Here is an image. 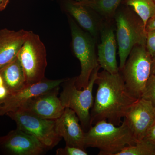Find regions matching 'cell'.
Segmentation results:
<instances>
[{
    "instance_id": "cell-1",
    "label": "cell",
    "mask_w": 155,
    "mask_h": 155,
    "mask_svg": "<svg viewBox=\"0 0 155 155\" xmlns=\"http://www.w3.org/2000/svg\"><path fill=\"white\" fill-rule=\"evenodd\" d=\"M95 84L98 87L90 112L92 126L102 120L121 125L122 119L138 99L128 91L120 72L116 74L104 70L98 72Z\"/></svg>"
},
{
    "instance_id": "cell-2",
    "label": "cell",
    "mask_w": 155,
    "mask_h": 155,
    "mask_svg": "<svg viewBox=\"0 0 155 155\" xmlns=\"http://www.w3.org/2000/svg\"><path fill=\"white\" fill-rule=\"evenodd\" d=\"M136 143L124 119L119 126L102 120L84 132L85 148L98 149L99 155H116L125 147Z\"/></svg>"
},
{
    "instance_id": "cell-3",
    "label": "cell",
    "mask_w": 155,
    "mask_h": 155,
    "mask_svg": "<svg viewBox=\"0 0 155 155\" xmlns=\"http://www.w3.org/2000/svg\"><path fill=\"white\" fill-rule=\"evenodd\" d=\"M114 19L116 23V39L120 59L119 72L122 71L134 47L145 45L147 31L143 22L132 9L117 10Z\"/></svg>"
},
{
    "instance_id": "cell-4",
    "label": "cell",
    "mask_w": 155,
    "mask_h": 155,
    "mask_svg": "<svg viewBox=\"0 0 155 155\" xmlns=\"http://www.w3.org/2000/svg\"><path fill=\"white\" fill-rule=\"evenodd\" d=\"M100 68L99 66L93 70L88 85L83 90L76 87L77 77L66 78L62 83L63 91L59 97L61 103L65 108H70L76 113L85 132L92 126L90 110L94 104L93 90Z\"/></svg>"
},
{
    "instance_id": "cell-5",
    "label": "cell",
    "mask_w": 155,
    "mask_h": 155,
    "mask_svg": "<svg viewBox=\"0 0 155 155\" xmlns=\"http://www.w3.org/2000/svg\"><path fill=\"white\" fill-rule=\"evenodd\" d=\"M69 22L74 54L80 62L81 71L77 76L75 85L81 90L88 85L92 72L99 66L95 51L97 41L88 32L84 31L70 16Z\"/></svg>"
},
{
    "instance_id": "cell-6",
    "label": "cell",
    "mask_w": 155,
    "mask_h": 155,
    "mask_svg": "<svg viewBox=\"0 0 155 155\" xmlns=\"http://www.w3.org/2000/svg\"><path fill=\"white\" fill-rule=\"evenodd\" d=\"M152 61L145 45H136L120 71L127 90L135 98H141L151 75Z\"/></svg>"
},
{
    "instance_id": "cell-7",
    "label": "cell",
    "mask_w": 155,
    "mask_h": 155,
    "mask_svg": "<svg viewBox=\"0 0 155 155\" xmlns=\"http://www.w3.org/2000/svg\"><path fill=\"white\" fill-rule=\"evenodd\" d=\"M45 47L38 35L29 31L17 55L25 73L27 85L41 81L47 66Z\"/></svg>"
},
{
    "instance_id": "cell-8",
    "label": "cell",
    "mask_w": 155,
    "mask_h": 155,
    "mask_svg": "<svg viewBox=\"0 0 155 155\" xmlns=\"http://www.w3.org/2000/svg\"><path fill=\"white\" fill-rule=\"evenodd\" d=\"M17 125V128L38 140L47 149H52L62 139L56 132L55 120L43 119L17 110L6 114Z\"/></svg>"
},
{
    "instance_id": "cell-9",
    "label": "cell",
    "mask_w": 155,
    "mask_h": 155,
    "mask_svg": "<svg viewBox=\"0 0 155 155\" xmlns=\"http://www.w3.org/2000/svg\"><path fill=\"white\" fill-rule=\"evenodd\" d=\"M65 79L50 80L45 78L38 83L8 94L5 98L0 100V116L17 110L31 98L60 86Z\"/></svg>"
},
{
    "instance_id": "cell-10",
    "label": "cell",
    "mask_w": 155,
    "mask_h": 155,
    "mask_svg": "<svg viewBox=\"0 0 155 155\" xmlns=\"http://www.w3.org/2000/svg\"><path fill=\"white\" fill-rule=\"evenodd\" d=\"M59 90L60 86L33 97L18 110L43 119L56 120L65 109L58 97Z\"/></svg>"
},
{
    "instance_id": "cell-11",
    "label": "cell",
    "mask_w": 155,
    "mask_h": 155,
    "mask_svg": "<svg viewBox=\"0 0 155 155\" xmlns=\"http://www.w3.org/2000/svg\"><path fill=\"white\" fill-rule=\"evenodd\" d=\"M0 147L13 155H40L48 150L38 140L18 128L0 137Z\"/></svg>"
},
{
    "instance_id": "cell-12",
    "label": "cell",
    "mask_w": 155,
    "mask_h": 155,
    "mask_svg": "<svg viewBox=\"0 0 155 155\" xmlns=\"http://www.w3.org/2000/svg\"><path fill=\"white\" fill-rule=\"evenodd\" d=\"M123 119L137 142L144 139L155 119V111L150 102L140 98L134 103Z\"/></svg>"
},
{
    "instance_id": "cell-13",
    "label": "cell",
    "mask_w": 155,
    "mask_h": 155,
    "mask_svg": "<svg viewBox=\"0 0 155 155\" xmlns=\"http://www.w3.org/2000/svg\"><path fill=\"white\" fill-rule=\"evenodd\" d=\"M111 20L103 21L100 30L101 43L98 45L97 61L101 68L112 74L119 72L116 60L117 41Z\"/></svg>"
},
{
    "instance_id": "cell-14",
    "label": "cell",
    "mask_w": 155,
    "mask_h": 155,
    "mask_svg": "<svg viewBox=\"0 0 155 155\" xmlns=\"http://www.w3.org/2000/svg\"><path fill=\"white\" fill-rule=\"evenodd\" d=\"M76 113L70 108H65L62 115L55 120V130L58 135L64 139L66 146L85 150L84 131L79 124Z\"/></svg>"
},
{
    "instance_id": "cell-15",
    "label": "cell",
    "mask_w": 155,
    "mask_h": 155,
    "mask_svg": "<svg viewBox=\"0 0 155 155\" xmlns=\"http://www.w3.org/2000/svg\"><path fill=\"white\" fill-rule=\"evenodd\" d=\"M29 32L24 29L18 31L7 28L0 29V68L17 57Z\"/></svg>"
},
{
    "instance_id": "cell-16",
    "label": "cell",
    "mask_w": 155,
    "mask_h": 155,
    "mask_svg": "<svg viewBox=\"0 0 155 155\" xmlns=\"http://www.w3.org/2000/svg\"><path fill=\"white\" fill-rule=\"evenodd\" d=\"M67 12L84 28L97 40L103 20L94 14L91 9L75 2H68L66 5Z\"/></svg>"
},
{
    "instance_id": "cell-17",
    "label": "cell",
    "mask_w": 155,
    "mask_h": 155,
    "mask_svg": "<svg viewBox=\"0 0 155 155\" xmlns=\"http://www.w3.org/2000/svg\"><path fill=\"white\" fill-rule=\"evenodd\" d=\"M0 75L2 78L4 85L8 90V94L17 91L28 85L24 70L17 57L0 68Z\"/></svg>"
},
{
    "instance_id": "cell-18",
    "label": "cell",
    "mask_w": 155,
    "mask_h": 155,
    "mask_svg": "<svg viewBox=\"0 0 155 155\" xmlns=\"http://www.w3.org/2000/svg\"><path fill=\"white\" fill-rule=\"evenodd\" d=\"M122 0H85L76 2L78 4L90 8L96 12L105 20L114 18L116 11Z\"/></svg>"
},
{
    "instance_id": "cell-19",
    "label": "cell",
    "mask_w": 155,
    "mask_h": 155,
    "mask_svg": "<svg viewBox=\"0 0 155 155\" xmlns=\"http://www.w3.org/2000/svg\"><path fill=\"white\" fill-rule=\"evenodd\" d=\"M126 5L137 14L145 27L148 20L155 15V3L153 0H124Z\"/></svg>"
},
{
    "instance_id": "cell-20",
    "label": "cell",
    "mask_w": 155,
    "mask_h": 155,
    "mask_svg": "<svg viewBox=\"0 0 155 155\" xmlns=\"http://www.w3.org/2000/svg\"><path fill=\"white\" fill-rule=\"evenodd\" d=\"M116 155H155V147L143 139L135 144L125 147Z\"/></svg>"
},
{
    "instance_id": "cell-21",
    "label": "cell",
    "mask_w": 155,
    "mask_h": 155,
    "mask_svg": "<svg viewBox=\"0 0 155 155\" xmlns=\"http://www.w3.org/2000/svg\"><path fill=\"white\" fill-rule=\"evenodd\" d=\"M141 98L150 103L155 111V75L151 74L146 84Z\"/></svg>"
},
{
    "instance_id": "cell-22",
    "label": "cell",
    "mask_w": 155,
    "mask_h": 155,
    "mask_svg": "<svg viewBox=\"0 0 155 155\" xmlns=\"http://www.w3.org/2000/svg\"><path fill=\"white\" fill-rule=\"evenodd\" d=\"M146 48L152 61L155 60V30L147 32Z\"/></svg>"
},
{
    "instance_id": "cell-23",
    "label": "cell",
    "mask_w": 155,
    "mask_h": 155,
    "mask_svg": "<svg viewBox=\"0 0 155 155\" xmlns=\"http://www.w3.org/2000/svg\"><path fill=\"white\" fill-rule=\"evenodd\" d=\"M57 155H87L85 150L74 147L66 146L64 148H59L56 151Z\"/></svg>"
},
{
    "instance_id": "cell-24",
    "label": "cell",
    "mask_w": 155,
    "mask_h": 155,
    "mask_svg": "<svg viewBox=\"0 0 155 155\" xmlns=\"http://www.w3.org/2000/svg\"><path fill=\"white\" fill-rule=\"evenodd\" d=\"M143 139L148 142L155 147V119L147 131Z\"/></svg>"
},
{
    "instance_id": "cell-25",
    "label": "cell",
    "mask_w": 155,
    "mask_h": 155,
    "mask_svg": "<svg viewBox=\"0 0 155 155\" xmlns=\"http://www.w3.org/2000/svg\"><path fill=\"white\" fill-rule=\"evenodd\" d=\"M155 30V15L148 20L146 25V31Z\"/></svg>"
},
{
    "instance_id": "cell-26",
    "label": "cell",
    "mask_w": 155,
    "mask_h": 155,
    "mask_svg": "<svg viewBox=\"0 0 155 155\" xmlns=\"http://www.w3.org/2000/svg\"><path fill=\"white\" fill-rule=\"evenodd\" d=\"M8 94V91L5 85H0V100L3 99Z\"/></svg>"
},
{
    "instance_id": "cell-27",
    "label": "cell",
    "mask_w": 155,
    "mask_h": 155,
    "mask_svg": "<svg viewBox=\"0 0 155 155\" xmlns=\"http://www.w3.org/2000/svg\"><path fill=\"white\" fill-rule=\"evenodd\" d=\"M9 2V0H0V12L5 10Z\"/></svg>"
},
{
    "instance_id": "cell-28",
    "label": "cell",
    "mask_w": 155,
    "mask_h": 155,
    "mask_svg": "<svg viewBox=\"0 0 155 155\" xmlns=\"http://www.w3.org/2000/svg\"><path fill=\"white\" fill-rule=\"evenodd\" d=\"M151 74L155 75V60L152 61L151 68Z\"/></svg>"
},
{
    "instance_id": "cell-29",
    "label": "cell",
    "mask_w": 155,
    "mask_h": 155,
    "mask_svg": "<svg viewBox=\"0 0 155 155\" xmlns=\"http://www.w3.org/2000/svg\"><path fill=\"white\" fill-rule=\"evenodd\" d=\"M4 85V81L2 76L0 75V85Z\"/></svg>"
},
{
    "instance_id": "cell-30",
    "label": "cell",
    "mask_w": 155,
    "mask_h": 155,
    "mask_svg": "<svg viewBox=\"0 0 155 155\" xmlns=\"http://www.w3.org/2000/svg\"><path fill=\"white\" fill-rule=\"evenodd\" d=\"M75 2H83V1H85V0H75Z\"/></svg>"
},
{
    "instance_id": "cell-31",
    "label": "cell",
    "mask_w": 155,
    "mask_h": 155,
    "mask_svg": "<svg viewBox=\"0 0 155 155\" xmlns=\"http://www.w3.org/2000/svg\"><path fill=\"white\" fill-rule=\"evenodd\" d=\"M153 1H154V2H155V0H153Z\"/></svg>"
}]
</instances>
